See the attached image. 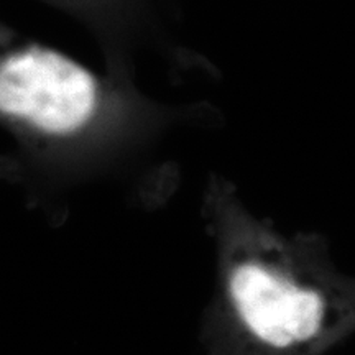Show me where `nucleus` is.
<instances>
[{"mask_svg":"<svg viewBox=\"0 0 355 355\" xmlns=\"http://www.w3.org/2000/svg\"><path fill=\"white\" fill-rule=\"evenodd\" d=\"M202 355H324L355 334V277L316 235H286L220 207Z\"/></svg>","mask_w":355,"mask_h":355,"instance_id":"1","label":"nucleus"},{"mask_svg":"<svg viewBox=\"0 0 355 355\" xmlns=\"http://www.w3.org/2000/svg\"><path fill=\"white\" fill-rule=\"evenodd\" d=\"M97 107L94 76L61 53L28 46L0 61V112L38 130L66 135Z\"/></svg>","mask_w":355,"mask_h":355,"instance_id":"2","label":"nucleus"}]
</instances>
